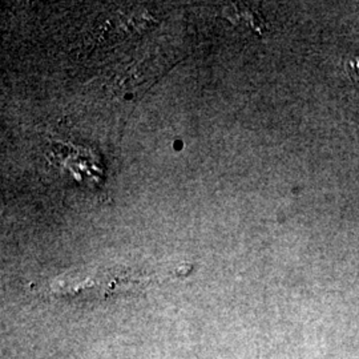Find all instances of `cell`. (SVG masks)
Here are the masks:
<instances>
[{
    "mask_svg": "<svg viewBox=\"0 0 359 359\" xmlns=\"http://www.w3.org/2000/svg\"><path fill=\"white\" fill-rule=\"evenodd\" d=\"M359 68V56L358 57H354V59H351L350 62H348V71H354V69H358ZM351 77H354V79H357L359 81V71L358 72H355L354 75H351Z\"/></svg>",
    "mask_w": 359,
    "mask_h": 359,
    "instance_id": "cell-1",
    "label": "cell"
}]
</instances>
